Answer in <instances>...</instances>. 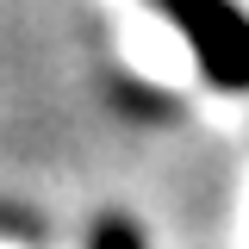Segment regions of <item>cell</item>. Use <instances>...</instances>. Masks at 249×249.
Here are the masks:
<instances>
[{"label": "cell", "instance_id": "cell-1", "mask_svg": "<svg viewBox=\"0 0 249 249\" xmlns=\"http://www.w3.org/2000/svg\"><path fill=\"white\" fill-rule=\"evenodd\" d=\"M156 6L187 37V50L212 88L224 93L249 88V13L237 0H156Z\"/></svg>", "mask_w": 249, "mask_h": 249}, {"label": "cell", "instance_id": "cell-2", "mask_svg": "<svg viewBox=\"0 0 249 249\" xmlns=\"http://www.w3.org/2000/svg\"><path fill=\"white\" fill-rule=\"evenodd\" d=\"M88 249H143V237H137L131 218H100L93 237H88Z\"/></svg>", "mask_w": 249, "mask_h": 249}]
</instances>
